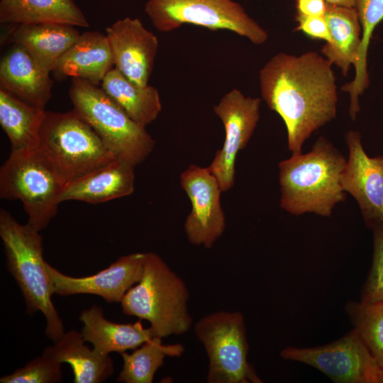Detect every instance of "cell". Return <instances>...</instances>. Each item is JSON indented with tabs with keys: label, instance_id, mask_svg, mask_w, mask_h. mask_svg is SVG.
<instances>
[{
	"label": "cell",
	"instance_id": "obj_1",
	"mask_svg": "<svg viewBox=\"0 0 383 383\" xmlns=\"http://www.w3.org/2000/svg\"><path fill=\"white\" fill-rule=\"evenodd\" d=\"M259 82L262 98L285 123L292 155L302 153L311 135L336 116L332 65L316 52L274 55L260 69Z\"/></svg>",
	"mask_w": 383,
	"mask_h": 383
},
{
	"label": "cell",
	"instance_id": "obj_2",
	"mask_svg": "<svg viewBox=\"0 0 383 383\" xmlns=\"http://www.w3.org/2000/svg\"><path fill=\"white\" fill-rule=\"evenodd\" d=\"M347 160L324 136L307 153L292 155L279 165L280 207L299 216L313 213L331 216L346 199L340 179Z\"/></svg>",
	"mask_w": 383,
	"mask_h": 383
},
{
	"label": "cell",
	"instance_id": "obj_3",
	"mask_svg": "<svg viewBox=\"0 0 383 383\" xmlns=\"http://www.w3.org/2000/svg\"><path fill=\"white\" fill-rule=\"evenodd\" d=\"M0 236L7 270L22 292L26 312L40 311L46 320L45 335L56 342L65 331L51 299L53 294L43 258V237L28 223H19L3 208L0 209Z\"/></svg>",
	"mask_w": 383,
	"mask_h": 383
},
{
	"label": "cell",
	"instance_id": "obj_4",
	"mask_svg": "<svg viewBox=\"0 0 383 383\" xmlns=\"http://www.w3.org/2000/svg\"><path fill=\"white\" fill-rule=\"evenodd\" d=\"M184 281L157 254L146 252L140 280L121 301L123 312L150 323L155 336L180 335L193 323Z\"/></svg>",
	"mask_w": 383,
	"mask_h": 383
},
{
	"label": "cell",
	"instance_id": "obj_5",
	"mask_svg": "<svg viewBox=\"0 0 383 383\" xmlns=\"http://www.w3.org/2000/svg\"><path fill=\"white\" fill-rule=\"evenodd\" d=\"M69 96L74 109L116 159L135 166L152 152L155 141L146 128L133 120L101 87L72 78Z\"/></svg>",
	"mask_w": 383,
	"mask_h": 383
},
{
	"label": "cell",
	"instance_id": "obj_6",
	"mask_svg": "<svg viewBox=\"0 0 383 383\" xmlns=\"http://www.w3.org/2000/svg\"><path fill=\"white\" fill-rule=\"evenodd\" d=\"M65 185L44 151H11L0 168V197L20 200L27 223L38 231L48 226L57 213Z\"/></svg>",
	"mask_w": 383,
	"mask_h": 383
},
{
	"label": "cell",
	"instance_id": "obj_7",
	"mask_svg": "<svg viewBox=\"0 0 383 383\" xmlns=\"http://www.w3.org/2000/svg\"><path fill=\"white\" fill-rule=\"evenodd\" d=\"M40 148L65 184L116 159L74 109L64 113L45 111Z\"/></svg>",
	"mask_w": 383,
	"mask_h": 383
},
{
	"label": "cell",
	"instance_id": "obj_8",
	"mask_svg": "<svg viewBox=\"0 0 383 383\" xmlns=\"http://www.w3.org/2000/svg\"><path fill=\"white\" fill-rule=\"evenodd\" d=\"M209 360V383H261L248 360L249 344L240 311H218L202 316L194 326Z\"/></svg>",
	"mask_w": 383,
	"mask_h": 383
},
{
	"label": "cell",
	"instance_id": "obj_9",
	"mask_svg": "<svg viewBox=\"0 0 383 383\" xmlns=\"http://www.w3.org/2000/svg\"><path fill=\"white\" fill-rule=\"evenodd\" d=\"M145 12L160 32L192 24L231 30L255 45L263 44L268 38L267 32L233 0H148Z\"/></svg>",
	"mask_w": 383,
	"mask_h": 383
},
{
	"label": "cell",
	"instance_id": "obj_10",
	"mask_svg": "<svg viewBox=\"0 0 383 383\" xmlns=\"http://www.w3.org/2000/svg\"><path fill=\"white\" fill-rule=\"evenodd\" d=\"M282 358L311 366L335 383H383L377 364L353 328L331 343L309 348L287 346Z\"/></svg>",
	"mask_w": 383,
	"mask_h": 383
},
{
	"label": "cell",
	"instance_id": "obj_11",
	"mask_svg": "<svg viewBox=\"0 0 383 383\" xmlns=\"http://www.w3.org/2000/svg\"><path fill=\"white\" fill-rule=\"evenodd\" d=\"M261 99L245 96L233 89L213 106L225 129V140L208 167L217 179L223 192L234 185L235 160L238 152L245 148L260 119Z\"/></svg>",
	"mask_w": 383,
	"mask_h": 383
},
{
	"label": "cell",
	"instance_id": "obj_12",
	"mask_svg": "<svg viewBox=\"0 0 383 383\" xmlns=\"http://www.w3.org/2000/svg\"><path fill=\"white\" fill-rule=\"evenodd\" d=\"M179 182L192 206L184 223L187 238L192 245L210 249L226 226L220 184L208 167L195 165L181 173Z\"/></svg>",
	"mask_w": 383,
	"mask_h": 383
},
{
	"label": "cell",
	"instance_id": "obj_13",
	"mask_svg": "<svg viewBox=\"0 0 383 383\" xmlns=\"http://www.w3.org/2000/svg\"><path fill=\"white\" fill-rule=\"evenodd\" d=\"M345 140L349 155L341 175L342 188L356 200L366 226L383 230V156L366 154L359 131H348Z\"/></svg>",
	"mask_w": 383,
	"mask_h": 383
},
{
	"label": "cell",
	"instance_id": "obj_14",
	"mask_svg": "<svg viewBox=\"0 0 383 383\" xmlns=\"http://www.w3.org/2000/svg\"><path fill=\"white\" fill-rule=\"evenodd\" d=\"M146 252L121 256L107 268L84 277L62 274L47 262L45 269L52 294L69 296L79 294L101 296L108 303L121 302L126 292L141 279Z\"/></svg>",
	"mask_w": 383,
	"mask_h": 383
},
{
	"label": "cell",
	"instance_id": "obj_15",
	"mask_svg": "<svg viewBox=\"0 0 383 383\" xmlns=\"http://www.w3.org/2000/svg\"><path fill=\"white\" fill-rule=\"evenodd\" d=\"M115 67L140 87L148 85L157 55V36L138 18L126 17L106 28Z\"/></svg>",
	"mask_w": 383,
	"mask_h": 383
},
{
	"label": "cell",
	"instance_id": "obj_16",
	"mask_svg": "<svg viewBox=\"0 0 383 383\" xmlns=\"http://www.w3.org/2000/svg\"><path fill=\"white\" fill-rule=\"evenodd\" d=\"M53 82L21 45L14 43L0 62V89L24 102L45 109Z\"/></svg>",
	"mask_w": 383,
	"mask_h": 383
},
{
	"label": "cell",
	"instance_id": "obj_17",
	"mask_svg": "<svg viewBox=\"0 0 383 383\" xmlns=\"http://www.w3.org/2000/svg\"><path fill=\"white\" fill-rule=\"evenodd\" d=\"M113 65L106 35L87 31L61 57L52 72L58 78H79L99 86Z\"/></svg>",
	"mask_w": 383,
	"mask_h": 383
},
{
	"label": "cell",
	"instance_id": "obj_18",
	"mask_svg": "<svg viewBox=\"0 0 383 383\" xmlns=\"http://www.w3.org/2000/svg\"><path fill=\"white\" fill-rule=\"evenodd\" d=\"M134 167L116 159L66 184L60 201L76 200L95 204L128 196L134 192Z\"/></svg>",
	"mask_w": 383,
	"mask_h": 383
},
{
	"label": "cell",
	"instance_id": "obj_19",
	"mask_svg": "<svg viewBox=\"0 0 383 383\" xmlns=\"http://www.w3.org/2000/svg\"><path fill=\"white\" fill-rule=\"evenodd\" d=\"M80 35L75 26L60 23L15 25L10 40L22 46L46 72L54 70L58 60Z\"/></svg>",
	"mask_w": 383,
	"mask_h": 383
},
{
	"label": "cell",
	"instance_id": "obj_20",
	"mask_svg": "<svg viewBox=\"0 0 383 383\" xmlns=\"http://www.w3.org/2000/svg\"><path fill=\"white\" fill-rule=\"evenodd\" d=\"M79 320L83 323L81 333L85 341L91 343L93 349L103 355L135 349L155 336L150 327L143 328L141 319L133 323L108 321L97 305L82 311Z\"/></svg>",
	"mask_w": 383,
	"mask_h": 383
},
{
	"label": "cell",
	"instance_id": "obj_21",
	"mask_svg": "<svg viewBox=\"0 0 383 383\" xmlns=\"http://www.w3.org/2000/svg\"><path fill=\"white\" fill-rule=\"evenodd\" d=\"M81 331L70 330L51 345L45 347L43 355L60 363H68L73 372L74 383H101L114 372L109 355H103L84 344Z\"/></svg>",
	"mask_w": 383,
	"mask_h": 383
},
{
	"label": "cell",
	"instance_id": "obj_22",
	"mask_svg": "<svg viewBox=\"0 0 383 383\" xmlns=\"http://www.w3.org/2000/svg\"><path fill=\"white\" fill-rule=\"evenodd\" d=\"M324 17L330 40L322 47L321 53L346 77L351 65L354 66L361 43L362 29L357 11L355 7L328 4Z\"/></svg>",
	"mask_w": 383,
	"mask_h": 383
},
{
	"label": "cell",
	"instance_id": "obj_23",
	"mask_svg": "<svg viewBox=\"0 0 383 383\" xmlns=\"http://www.w3.org/2000/svg\"><path fill=\"white\" fill-rule=\"evenodd\" d=\"M1 23H60L88 28L89 23L74 0H1Z\"/></svg>",
	"mask_w": 383,
	"mask_h": 383
},
{
	"label": "cell",
	"instance_id": "obj_24",
	"mask_svg": "<svg viewBox=\"0 0 383 383\" xmlns=\"http://www.w3.org/2000/svg\"><path fill=\"white\" fill-rule=\"evenodd\" d=\"M45 111L30 105L0 89V124L8 136L11 151L37 149Z\"/></svg>",
	"mask_w": 383,
	"mask_h": 383
},
{
	"label": "cell",
	"instance_id": "obj_25",
	"mask_svg": "<svg viewBox=\"0 0 383 383\" xmlns=\"http://www.w3.org/2000/svg\"><path fill=\"white\" fill-rule=\"evenodd\" d=\"M101 87L133 120L143 127L146 128L152 123L162 111L157 88L150 85L140 87L116 67L108 72Z\"/></svg>",
	"mask_w": 383,
	"mask_h": 383
},
{
	"label": "cell",
	"instance_id": "obj_26",
	"mask_svg": "<svg viewBox=\"0 0 383 383\" xmlns=\"http://www.w3.org/2000/svg\"><path fill=\"white\" fill-rule=\"evenodd\" d=\"M362 29L361 43L354 64L355 74L353 79L345 84L341 90L349 93V115L352 120L357 118L360 108L359 96L370 84L367 72V52L372 33L383 20V0H357L355 6Z\"/></svg>",
	"mask_w": 383,
	"mask_h": 383
},
{
	"label": "cell",
	"instance_id": "obj_27",
	"mask_svg": "<svg viewBox=\"0 0 383 383\" xmlns=\"http://www.w3.org/2000/svg\"><path fill=\"white\" fill-rule=\"evenodd\" d=\"M154 336L131 354L121 353L123 367L117 378L121 383H151L166 357H180L185 351L182 344L162 343Z\"/></svg>",
	"mask_w": 383,
	"mask_h": 383
},
{
	"label": "cell",
	"instance_id": "obj_28",
	"mask_svg": "<svg viewBox=\"0 0 383 383\" xmlns=\"http://www.w3.org/2000/svg\"><path fill=\"white\" fill-rule=\"evenodd\" d=\"M345 311L353 328L383 369V301H348Z\"/></svg>",
	"mask_w": 383,
	"mask_h": 383
},
{
	"label": "cell",
	"instance_id": "obj_29",
	"mask_svg": "<svg viewBox=\"0 0 383 383\" xmlns=\"http://www.w3.org/2000/svg\"><path fill=\"white\" fill-rule=\"evenodd\" d=\"M62 379L61 363L42 355L0 378L1 383H56Z\"/></svg>",
	"mask_w": 383,
	"mask_h": 383
},
{
	"label": "cell",
	"instance_id": "obj_30",
	"mask_svg": "<svg viewBox=\"0 0 383 383\" xmlns=\"http://www.w3.org/2000/svg\"><path fill=\"white\" fill-rule=\"evenodd\" d=\"M373 232V254L367 277L360 290V300L366 302L383 301V230Z\"/></svg>",
	"mask_w": 383,
	"mask_h": 383
},
{
	"label": "cell",
	"instance_id": "obj_31",
	"mask_svg": "<svg viewBox=\"0 0 383 383\" xmlns=\"http://www.w3.org/2000/svg\"><path fill=\"white\" fill-rule=\"evenodd\" d=\"M297 26L295 30L301 31L306 35L316 39L330 40V33L324 16H306L296 13Z\"/></svg>",
	"mask_w": 383,
	"mask_h": 383
},
{
	"label": "cell",
	"instance_id": "obj_32",
	"mask_svg": "<svg viewBox=\"0 0 383 383\" xmlns=\"http://www.w3.org/2000/svg\"><path fill=\"white\" fill-rule=\"evenodd\" d=\"M328 4L325 0H296L297 13L306 16H324Z\"/></svg>",
	"mask_w": 383,
	"mask_h": 383
},
{
	"label": "cell",
	"instance_id": "obj_33",
	"mask_svg": "<svg viewBox=\"0 0 383 383\" xmlns=\"http://www.w3.org/2000/svg\"><path fill=\"white\" fill-rule=\"evenodd\" d=\"M327 4L344 7H355L357 0H325Z\"/></svg>",
	"mask_w": 383,
	"mask_h": 383
}]
</instances>
